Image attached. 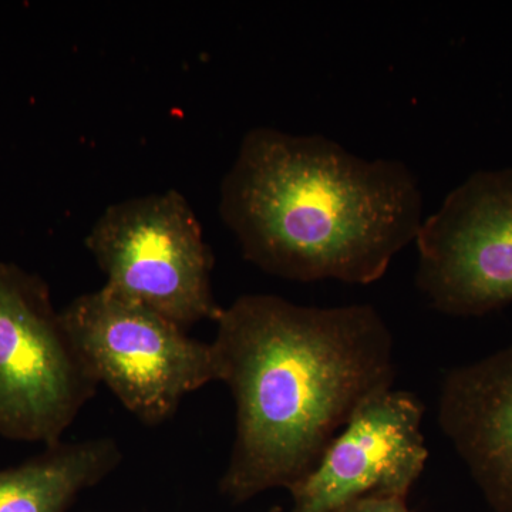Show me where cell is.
<instances>
[{
    "label": "cell",
    "instance_id": "obj_1",
    "mask_svg": "<svg viewBox=\"0 0 512 512\" xmlns=\"http://www.w3.org/2000/svg\"><path fill=\"white\" fill-rule=\"evenodd\" d=\"M211 343L235 402L220 481L232 503L289 490L367 399L393 389L392 332L365 303L315 308L244 295L222 309Z\"/></svg>",
    "mask_w": 512,
    "mask_h": 512
},
{
    "label": "cell",
    "instance_id": "obj_2",
    "mask_svg": "<svg viewBox=\"0 0 512 512\" xmlns=\"http://www.w3.org/2000/svg\"><path fill=\"white\" fill-rule=\"evenodd\" d=\"M218 208L247 261L293 282L373 284L424 221L419 181L402 161L271 127L242 138Z\"/></svg>",
    "mask_w": 512,
    "mask_h": 512
},
{
    "label": "cell",
    "instance_id": "obj_3",
    "mask_svg": "<svg viewBox=\"0 0 512 512\" xmlns=\"http://www.w3.org/2000/svg\"><path fill=\"white\" fill-rule=\"evenodd\" d=\"M104 288L187 329L220 318L214 255L181 192L167 190L109 205L84 239Z\"/></svg>",
    "mask_w": 512,
    "mask_h": 512
},
{
    "label": "cell",
    "instance_id": "obj_4",
    "mask_svg": "<svg viewBox=\"0 0 512 512\" xmlns=\"http://www.w3.org/2000/svg\"><path fill=\"white\" fill-rule=\"evenodd\" d=\"M62 316L97 383L147 426L170 420L188 394L220 382L212 343L104 286L77 296Z\"/></svg>",
    "mask_w": 512,
    "mask_h": 512
},
{
    "label": "cell",
    "instance_id": "obj_5",
    "mask_svg": "<svg viewBox=\"0 0 512 512\" xmlns=\"http://www.w3.org/2000/svg\"><path fill=\"white\" fill-rule=\"evenodd\" d=\"M97 386L45 279L0 261V436L59 443Z\"/></svg>",
    "mask_w": 512,
    "mask_h": 512
},
{
    "label": "cell",
    "instance_id": "obj_6",
    "mask_svg": "<svg viewBox=\"0 0 512 512\" xmlns=\"http://www.w3.org/2000/svg\"><path fill=\"white\" fill-rule=\"evenodd\" d=\"M416 284L444 315L471 318L512 303V167L471 174L416 237Z\"/></svg>",
    "mask_w": 512,
    "mask_h": 512
},
{
    "label": "cell",
    "instance_id": "obj_7",
    "mask_svg": "<svg viewBox=\"0 0 512 512\" xmlns=\"http://www.w3.org/2000/svg\"><path fill=\"white\" fill-rule=\"evenodd\" d=\"M424 406L414 394L384 390L367 399L316 466L289 488V512H345L369 498H406L429 460Z\"/></svg>",
    "mask_w": 512,
    "mask_h": 512
},
{
    "label": "cell",
    "instance_id": "obj_8",
    "mask_svg": "<svg viewBox=\"0 0 512 512\" xmlns=\"http://www.w3.org/2000/svg\"><path fill=\"white\" fill-rule=\"evenodd\" d=\"M439 423L491 508L512 512V345L444 376Z\"/></svg>",
    "mask_w": 512,
    "mask_h": 512
},
{
    "label": "cell",
    "instance_id": "obj_9",
    "mask_svg": "<svg viewBox=\"0 0 512 512\" xmlns=\"http://www.w3.org/2000/svg\"><path fill=\"white\" fill-rule=\"evenodd\" d=\"M121 460L119 444L110 437L45 446L19 466L0 470V512H67Z\"/></svg>",
    "mask_w": 512,
    "mask_h": 512
},
{
    "label": "cell",
    "instance_id": "obj_10",
    "mask_svg": "<svg viewBox=\"0 0 512 512\" xmlns=\"http://www.w3.org/2000/svg\"><path fill=\"white\" fill-rule=\"evenodd\" d=\"M345 512H412L406 498H369L360 501Z\"/></svg>",
    "mask_w": 512,
    "mask_h": 512
},
{
    "label": "cell",
    "instance_id": "obj_11",
    "mask_svg": "<svg viewBox=\"0 0 512 512\" xmlns=\"http://www.w3.org/2000/svg\"><path fill=\"white\" fill-rule=\"evenodd\" d=\"M268 512H282V510L279 507H274V508H271V510H269Z\"/></svg>",
    "mask_w": 512,
    "mask_h": 512
}]
</instances>
